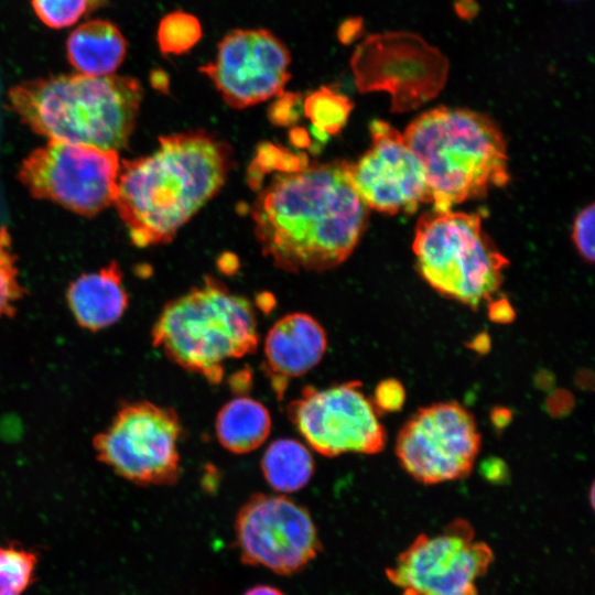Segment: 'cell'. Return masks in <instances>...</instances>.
<instances>
[{"label":"cell","instance_id":"cell-11","mask_svg":"<svg viewBox=\"0 0 595 595\" xmlns=\"http://www.w3.org/2000/svg\"><path fill=\"white\" fill-rule=\"evenodd\" d=\"M286 415L306 443L327 457L377 454L386 446L380 414L357 380L324 389L306 386L288 404Z\"/></svg>","mask_w":595,"mask_h":595},{"label":"cell","instance_id":"cell-9","mask_svg":"<svg viewBox=\"0 0 595 595\" xmlns=\"http://www.w3.org/2000/svg\"><path fill=\"white\" fill-rule=\"evenodd\" d=\"M494 554L464 519L434 534L421 533L387 570L401 595H477Z\"/></svg>","mask_w":595,"mask_h":595},{"label":"cell","instance_id":"cell-19","mask_svg":"<svg viewBox=\"0 0 595 595\" xmlns=\"http://www.w3.org/2000/svg\"><path fill=\"white\" fill-rule=\"evenodd\" d=\"M215 431L218 442L227 451L247 454L268 439L271 416L268 409L256 399L237 397L219 409Z\"/></svg>","mask_w":595,"mask_h":595},{"label":"cell","instance_id":"cell-22","mask_svg":"<svg viewBox=\"0 0 595 595\" xmlns=\"http://www.w3.org/2000/svg\"><path fill=\"white\" fill-rule=\"evenodd\" d=\"M354 104L327 86L310 94L303 101V112L312 126L328 136L337 134L347 123Z\"/></svg>","mask_w":595,"mask_h":595},{"label":"cell","instance_id":"cell-39","mask_svg":"<svg viewBox=\"0 0 595 595\" xmlns=\"http://www.w3.org/2000/svg\"><path fill=\"white\" fill-rule=\"evenodd\" d=\"M244 595H284L279 588L270 585H256L244 593Z\"/></svg>","mask_w":595,"mask_h":595},{"label":"cell","instance_id":"cell-35","mask_svg":"<svg viewBox=\"0 0 595 595\" xmlns=\"http://www.w3.org/2000/svg\"><path fill=\"white\" fill-rule=\"evenodd\" d=\"M456 13L463 19H472L478 11V6L474 0H459L455 4Z\"/></svg>","mask_w":595,"mask_h":595},{"label":"cell","instance_id":"cell-23","mask_svg":"<svg viewBox=\"0 0 595 595\" xmlns=\"http://www.w3.org/2000/svg\"><path fill=\"white\" fill-rule=\"evenodd\" d=\"M202 37L199 20L185 11L170 12L160 21L156 39L160 51L167 55L188 52Z\"/></svg>","mask_w":595,"mask_h":595},{"label":"cell","instance_id":"cell-18","mask_svg":"<svg viewBox=\"0 0 595 595\" xmlns=\"http://www.w3.org/2000/svg\"><path fill=\"white\" fill-rule=\"evenodd\" d=\"M127 47L121 31L101 19L82 23L66 41L69 64L79 74L89 76L112 75L123 62Z\"/></svg>","mask_w":595,"mask_h":595},{"label":"cell","instance_id":"cell-5","mask_svg":"<svg viewBox=\"0 0 595 595\" xmlns=\"http://www.w3.org/2000/svg\"><path fill=\"white\" fill-rule=\"evenodd\" d=\"M151 342L178 367L218 385L226 361L257 350L256 311L247 298L206 275L201 285L165 303Z\"/></svg>","mask_w":595,"mask_h":595},{"label":"cell","instance_id":"cell-25","mask_svg":"<svg viewBox=\"0 0 595 595\" xmlns=\"http://www.w3.org/2000/svg\"><path fill=\"white\" fill-rule=\"evenodd\" d=\"M24 289L19 280L17 258L11 248V236L6 226L0 227V322L12 318Z\"/></svg>","mask_w":595,"mask_h":595},{"label":"cell","instance_id":"cell-12","mask_svg":"<svg viewBox=\"0 0 595 595\" xmlns=\"http://www.w3.org/2000/svg\"><path fill=\"white\" fill-rule=\"evenodd\" d=\"M479 448L475 418L456 401L420 408L400 429L396 442L402 468L425 485L466 477Z\"/></svg>","mask_w":595,"mask_h":595},{"label":"cell","instance_id":"cell-37","mask_svg":"<svg viewBox=\"0 0 595 595\" xmlns=\"http://www.w3.org/2000/svg\"><path fill=\"white\" fill-rule=\"evenodd\" d=\"M467 346L478 354H486L490 348V337L486 332L479 333Z\"/></svg>","mask_w":595,"mask_h":595},{"label":"cell","instance_id":"cell-6","mask_svg":"<svg viewBox=\"0 0 595 595\" xmlns=\"http://www.w3.org/2000/svg\"><path fill=\"white\" fill-rule=\"evenodd\" d=\"M480 213L423 214L412 244L422 279L441 295L476 310L494 298L508 259L483 229Z\"/></svg>","mask_w":595,"mask_h":595},{"label":"cell","instance_id":"cell-30","mask_svg":"<svg viewBox=\"0 0 595 595\" xmlns=\"http://www.w3.org/2000/svg\"><path fill=\"white\" fill-rule=\"evenodd\" d=\"M487 302L488 317L491 322L508 324L515 321L516 311L507 298H491Z\"/></svg>","mask_w":595,"mask_h":595},{"label":"cell","instance_id":"cell-29","mask_svg":"<svg viewBox=\"0 0 595 595\" xmlns=\"http://www.w3.org/2000/svg\"><path fill=\"white\" fill-rule=\"evenodd\" d=\"M301 108H303V99L300 94L283 93L269 107L268 118L275 126H291L299 120Z\"/></svg>","mask_w":595,"mask_h":595},{"label":"cell","instance_id":"cell-26","mask_svg":"<svg viewBox=\"0 0 595 595\" xmlns=\"http://www.w3.org/2000/svg\"><path fill=\"white\" fill-rule=\"evenodd\" d=\"M36 17L51 29L76 23L86 12L89 0H31Z\"/></svg>","mask_w":595,"mask_h":595},{"label":"cell","instance_id":"cell-8","mask_svg":"<svg viewBox=\"0 0 595 595\" xmlns=\"http://www.w3.org/2000/svg\"><path fill=\"white\" fill-rule=\"evenodd\" d=\"M120 162L113 150L48 140L23 159L18 180L34 198L93 217L113 205Z\"/></svg>","mask_w":595,"mask_h":595},{"label":"cell","instance_id":"cell-3","mask_svg":"<svg viewBox=\"0 0 595 595\" xmlns=\"http://www.w3.org/2000/svg\"><path fill=\"white\" fill-rule=\"evenodd\" d=\"M142 97L140 82L131 76L63 74L11 87L8 104L48 140L118 152L128 144Z\"/></svg>","mask_w":595,"mask_h":595},{"label":"cell","instance_id":"cell-21","mask_svg":"<svg viewBox=\"0 0 595 595\" xmlns=\"http://www.w3.org/2000/svg\"><path fill=\"white\" fill-rule=\"evenodd\" d=\"M39 552L18 542L0 544V595H22L35 581Z\"/></svg>","mask_w":595,"mask_h":595},{"label":"cell","instance_id":"cell-2","mask_svg":"<svg viewBox=\"0 0 595 595\" xmlns=\"http://www.w3.org/2000/svg\"><path fill=\"white\" fill-rule=\"evenodd\" d=\"M231 147L205 130L159 138L149 155L120 162L113 202L137 247L170 242L223 187Z\"/></svg>","mask_w":595,"mask_h":595},{"label":"cell","instance_id":"cell-28","mask_svg":"<svg viewBox=\"0 0 595 595\" xmlns=\"http://www.w3.org/2000/svg\"><path fill=\"white\" fill-rule=\"evenodd\" d=\"M371 402L379 414L397 412L405 402V389L398 379L387 378L376 386Z\"/></svg>","mask_w":595,"mask_h":595},{"label":"cell","instance_id":"cell-38","mask_svg":"<svg viewBox=\"0 0 595 595\" xmlns=\"http://www.w3.org/2000/svg\"><path fill=\"white\" fill-rule=\"evenodd\" d=\"M218 264L224 272H234L238 267V260L232 253H223L218 259Z\"/></svg>","mask_w":595,"mask_h":595},{"label":"cell","instance_id":"cell-17","mask_svg":"<svg viewBox=\"0 0 595 595\" xmlns=\"http://www.w3.org/2000/svg\"><path fill=\"white\" fill-rule=\"evenodd\" d=\"M67 306L79 327L98 332L117 323L129 306L123 273L117 261L83 273L66 291Z\"/></svg>","mask_w":595,"mask_h":595},{"label":"cell","instance_id":"cell-36","mask_svg":"<svg viewBox=\"0 0 595 595\" xmlns=\"http://www.w3.org/2000/svg\"><path fill=\"white\" fill-rule=\"evenodd\" d=\"M290 142L298 148H309L311 145V139L306 130L298 127L291 129L289 133Z\"/></svg>","mask_w":595,"mask_h":595},{"label":"cell","instance_id":"cell-16","mask_svg":"<svg viewBox=\"0 0 595 595\" xmlns=\"http://www.w3.org/2000/svg\"><path fill=\"white\" fill-rule=\"evenodd\" d=\"M327 348L323 326L306 313H290L279 318L268 331L262 369L277 398L282 399L291 379L314 368Z\"/></svg>","mask_w":595,"mask_h":595},{"label":"cell","instance_id":"cell-15","mask_svg":"<svg viewBox=\"0 0 595 595\" xmlns=\"http://www.w3.org/2000/svg\"><path fill=\"white\" fill-rule=\"evenodd\" d=\"M371 145L351 163L354 185L369 208L390 215L412 214L431 203L424 170L401 134L390 123L369 125Z\"/></svg>","mask_w":595,"mask_h":595},{"label":"cell","instance_id":"cell-14","mask_svg":"<svg viewBox=\"0 0 595 595\" xmlns=\"http://www.w3.org/2000/svg\"><path fill=\"white\" fill-rule=\"evenodd\" d=\"M291 54L264 29H236L218 44L214 61L199 67L231 108L245 109L283 94Z\"/></svg>","mask_w":595,"mask_h":595},{"label":"cell","instance_id":"cell-20","mask_svg":"<svg viewBox=\"0 0 595 595\" xmlns=\"http://www.w3.org/2000/svg\"><path fill=\"white\" fill-rule=\"evenodd\" d=\"M260 466L269 486L279 493L301 490L314 474L310 451L292 439L273 441L264 451Z\"/></svg>","mask_w":595,"mask_h":595},{"label":"cell","instance_id":"cell-4","mask_svg":"<svg viewBox=\"0 0 595 595\" xmlns=\"http://www.w3.org/2000/svg\"><path fill=\"white\" fill-rule=\"evenodd\" d=\"M403 137L423 166L436 210L483 197L509 181L505 138L485 113L437 107L415 118Z\"/></svg>","mask_w":595,"mask_h":595},{"label":"cell","instance_id":"cell-33","mask_svg":"<svg viewBox=\"0 0 595 595\" xmlns=\"http://www.w3.org/2000/svg\"><path fill=\"white\" fill-rule=\"evenodd\" d=\"M361 22H357V19L345 22L338 32L339 40L344 43L351 42L358 36L360 32Z\"/></svg>","mask_w":595,"mask_h":595},{"label":"cell","instance_id":"cell-31","mask_svg":"<svg viewBox=\"0 0 595 595\" xmlns=\"http://www.w3.org/2000/svg\"><path fill=\"white\" fill-rule=\"evenodd\" d=\"M547 409L554 416L567 414L574 404V398L566 390L553 391L547 399Z\"/></svg>","mask_w":595,"mask_h":595},{"label":"cell","instance_id":"cell-24","mask_svg":"<svg viewBox=\"0 0 595 595\" xmlns=\"http://www.w3.org/2000/svg\"><path fill=\"white\" fill-rule=\"evenodd\" d=\"M307 166L309 160L305 153L295 154L281 145L263 142L258 145L256 158L248 167L247 181L249 186L257 191L263 176L273 170L281 173H292Z\"/></svg>","mask_w":595,"mask_h":595},{"label":"cell","instance_id":"cell-34","mask_svg":"<svg viewBox=\"0 0 595 595\" xmlns=\"http://www.w3.org/2000/svg\"><path fill=\"white\" fill-rule=\"evenodd\" d=\"M511 419L512 414L507 408L497 407L493 409L490 413L491 423L496 429L499 430L506 428L510 423Z\"/></svg>","mask_w":595,"mask_h":595},{"label":"cell","instance_id":"cell-10","mask_svg":"<svg viewBox=\"0 0 595 595\" xmlns=\"http://www.w3.org/2000/svg\"><path fill=\"white\" fill-rule=\"evenodd\" d=\"M350 66L361 93L391 94L393 111L415 108L443 88L448 62L441 51L412 32L368 35L355 48Z\"/></svg>","mask_w":595,"mask_h":595},{"label":"cell","instance_id":"cell-32","mask_svg":"<svg viewBox=\"0 0 595 595\" xmlns=\"http://www.w3.org/2000/svg\"><path fill=\"white\" fill-rule=\"evenodd\" d=\"M483 472L487 478L500 480L507 475V466L499 458L490 457L483 462Z\"/></svg>","mask_w":595,"mask_h":595},{"label":"cell","instance_id":"cell-27","mask_svg":"<svg viewBox=\"0 0 595 595\" xmlns=\"http://www.w3.org/2000/svg\"><path fill=\"white\" fill-rule=\"evenodd\" d=\"M594 204L585 206L575 217L572 240L580 256L587 262L594 261Z\"/></svg>","mask_w":595,"mask_h":595},{"label":"cell","instance_id":"cell-7","mask_svg":"<svg viewBox=\"0 0 595 595\" xmlns=\"http://www.w3.org/2000/svg\"><path fill=\"white\" fill-rule=\"evenodd\" d=\"M176 411L148 400L121 404L109 425L93 437L97 461L140 486H171L181 475Z\"/></svg>","mask_w":595,"mask_h":595},{"label":"cell","instance_id":"cell-13","mask_svg":"<svg viewBox=\"0 0 595 595\" xmlns=\"http://www.w3.org/2000/svg\"><path fill=\"white\" fill-rule=\"evenodd\" d=\"M235 541L242 563L280 575L304 570L322 550L309 510L284 495L253 494L236 515Z\"/></svg>","mask_w":595,"mask_h":595},{"label":"cell","instance_id":"cell-1","mask_svg":"<svg viewBox=\"0 0 595 595\" xmlns=\"http://www.w3.org/2000/svg\"><path fill=\"white\" fill-rule=\"evenodd\" d=\"M251 217L261 251L274 267L322 272L351 255L369 207L354 185L351 163L336 160L274 175L255 201Z\"/></svg>","mask_w":595,"mask_h":595}]
</instances>
